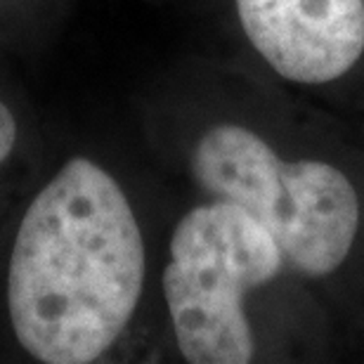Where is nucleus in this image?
<instances>
[{
    "mask_svg": "<svg viewBox=\"0 0 364 364\" xmlns=\"http://www.w3.org/2000/svg\"><path fill=\"white\" fill-rule=\"evenodd\" d=\"M144 239L109 171L74 156L24 210L7 263V315L17 343L46 364H90L140 303Z\"/></svg>",
    "mask_w": 364,
    "mask_h": 364,
    "instance_id": "f257e3e1",
    "label": "nucleus"
},
{
    "mask_svg": "<svg viewBox=\"0 0 364 364\" xmlns=\"http://www.w3.org/2000/svg\"><path fill=\"white\" fill-rule=\"evenodd\" d=\"M260 57L294 83L322 85L364 53V0H235Z\"/></svg>",
    "mask_w": 364,
    "mask_h": 364,
    "instance_id": "20e7f679",
    "label": "nucleus"
},
{
    "mask_svg": "<svg viewBox=\"0 0 364 364\" xmlns=\"http://www.w3.org/2000/svg\"><path fill=\"white\" fill-rule=\"evenodd\" d=\"M192 176L213 201L246 210L298 272L324 277L353 249L360 199L331 164L284 161L253 130L220 123L194 144Z\"/></svg>",
    "mask_w": 364,
    "mask_h": 364,
    "instance_id": "f03ea898",
    "label": "nucleus"
},
{
    "mask_svg": "<svg viewBox=\"0 0 364 364\" xmlns=\"http://www.w3.org/2000/svg\"><path fill=\"white\" fill-rule=\"evenodd\" d=\"M284 265L274 239L235 203L192 208L171 237L164 296L182 358L192 364H246L253 333L244 296Z\"/></svg>",
    "mask_w": 364,
    "mask_h": 364,
    "instance_id": "7ed1b4c3",
    "label": "nucleus"
}]
</instances>
